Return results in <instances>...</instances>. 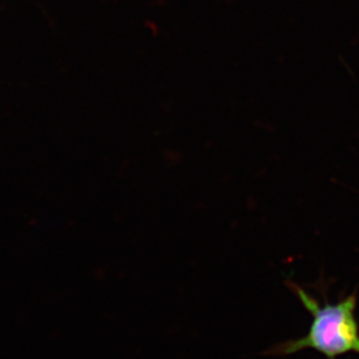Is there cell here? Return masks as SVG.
Wrapping results in <instances>:
<instances>
[{
	"mask_svg": "<svg viewBox=\"0 0 359 359\" xmlns=\"http://www.w3.org/2000/svg\"><path fill=\"white\" fill-rule=\"evenodd\" d=\"M299 300L313 315L307 335L290 339L269 348L267 356H290L304 349H314L328 359H335L346 353H359V330L355 318L356 297H346L337 304L320 306L314 297L294 283H287Z\"/></svg>",
	"mask_w": 359,
	"mask_h": 359,
	"instance_id": "6da1fadb",
	"label": "cell"
}]
</instances>
